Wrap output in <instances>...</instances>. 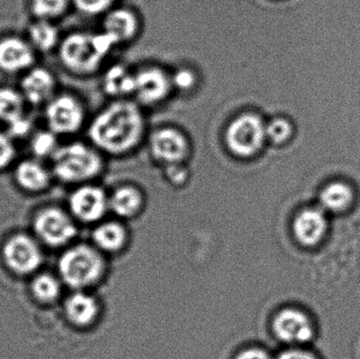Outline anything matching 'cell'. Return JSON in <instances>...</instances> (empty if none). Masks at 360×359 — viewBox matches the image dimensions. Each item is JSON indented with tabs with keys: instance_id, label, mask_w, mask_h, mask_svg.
<instances>
[{
	"instance_id": "cell-18",
	"label": "cell",
	"mask_w": 360,
	"mask_h": 359,
	"mask_svg": "<svg viewBox=\"0 0 360 359\" xmlns=\"http://www.w3.org/2000/svg\"><path fill=\"white\" fill-rule=\"evenodd\" d=\"M27 40L36 52L50 53L60 44L59 31L53 21L36 19L27 27Z\"/></svg>"
},
{
	"instance_id": "cell-3",
	"label": "cell",
	"mask_w": 360,
	"mask_h": 359,
	"mask_svg": "<svg viewBox=\"0 0 360 359\" xmlns=\"http://www.w3.org/2000/svg\"><path fill=\"white\" fill-rule=\"evenodd\" d=\"M52 173L65 183H80L94 178L103 168L96 151L82 143L58 147L52 157Z\"/></svg>"
},
{
	"instance_id": "cell-1",
	"label": "cell",
	"mask_w": 360,
	"mask_h": 359,
	"mask_svg": "<svg viewBox=\"0 0 360 359\" xmlns=\"http://www.w3.org/2000/svg\"><path fill=\"white\" fill-rule=\"evenodd\" d=\"M143 132V115L139 107L130 101H116L94 118L89 137L99 149L122 154L139 143Z\"/></svg>"
},
{
	"instance_id": "cell-13",
	"label": "cell",
	"mask_w": 360,
	"mask_h": 359,
	"mask_svg": "<svg viewBox=\"0 0 360 359\" xmlns=\"http://www.w3.org/2000/svg\"><path fill=\"white\" fill-rule=\"evenodd\" d=\"M25 103L20 91L0 86V122L6 124L10 134L21 135L31 128V122L25 115Z\"/></svg>"
},
{
	"instance_id": "cell-30",
	"label": "cell",
	"mask_w": 360,
	"mask_h": 359,
	"mask_svg": "<svg viewBox=\"0 0 360 359\" xmlns=\"http://www.w3.org/2000/svg\"><path fill=\"white\" fill-rule=\"evenodd\" d=\"M74 4L84 14L96 15L109 8L112 0H73Z\"/></svg>"
},
{
	"instance_id": "cell-22",
	"label": "cell",
	"mask_w": 360,
	"mask_h": 359,
	"mask_svg": "<svg viewBox=\"0 0 360 359\" xmlns=\"http://www.w3.org/2000/svg\"><path fill=\"white\" fill-rule=\"evenodd\" d=\"M103 86L105 92L115 96L134 93L135 76L131 75L124 67L115 65L105 73Z\"/></svg>"
},
{
	"instance_id": "cell-11",
	"label": "cell",
	"mask_w": 360,
	"mask_h": 359,
	"mask_svg": "<svg viewBox=\"0 0 360 359\" xmlns=\"http://www.w3.org/2000/svg\"><path fill=\"white\" fill-rule=\"evenodd\" d=\"M56 78L50 70L33 67L25 72L20 81V92L32 105H46L55 96Z\"/></svg>"
},
{
	"instance_id": "cell-15",
	"label": "cell",
	"mask_w": 360,
	"mask_h": 359,
	"mask_svg": "<svg viewBox=\"0 0 360 359\" xmlns=\"http://www.w3.org/2000/svg\"><path fill=\"white\" fill-rule=\"evenodd\" d=\"M151 151L162 162L177 164L188 154V143L179 131L164 129L152 135Z\"/></svg>"
},
{
	"instance_id": "cell-16",
	"label": "cell",
	"mask_w": 360,
	"mask_h": 359,
	"mask_svg": "<svg viewBox=\"0 0 360 359\" xmlns=\"http://www.w3.org/2000/svg\"><path fill=\"white\" fill-rule=\"evenodd\" d=\"M169 90L170 80L162 70L151 67L135 75L134 93L141 103H158L167 96Z\"/></svg>"
},
{
	"instance_id": "cell-25",
	"label": "cell",
	"mask_w": 360,
	"mask_h": 359,
	"mask_svg": "<svg viewBox=\"0 0 360 359\" xmlns=\"http://www.w3.org/2000/svg\"><path fill=\"white\" fill-rule=\"evenodd\" d=\"M69 4L70 0H31L32 14L36 19L53 21L65 14Z\"/></svg>"
},
{
	"instance_id": "cell-27",
	"label": "cell",
	"mask_w": 360,
	"mask_h": 359,
	"mask_svg": "<svg viewBox=\"0 0 360 359\" xmlns=\"http://www.w3.org/2000/svg\"><path fill=\"white\" fill-rule=\"evenodd\" d=\"M34 295L41 301H53L57 299L59 294V285L52 276H38L33 282Z\"/></svg>"
},
{
	"instance_id": "cell-2",
	"label": "cell",
	"mask_w": 360,
	"mask_h": 359,
	"mask_svg": "<svg viewBox=\"0 0 360 359\" xmlns=\"http://www.w3.org/2000/svg\"><path fill=\"white\" fill-rule=\"evenodd\" d=\"M115 40L109 34L75 32L61 39L58 46L61 65L70 73L88 75L101 67Z\"/></svg>"
},
{
	"instance_id": "cell-31",
	"label": "cell",
	"mask_w": 360,
	"mask_h": 359,
	"mask_svg": "<svg viewBox=\"0 0 360 359\" xmlns=\"http://www.w3.org/2000/svg\"><path fill=\"white\" fill-rule=\"evenodd\" d=\"M173 81L180 89H188L194 84L195 77L188 70H181L175 74Z\"/></svg>"
},
{
	"instance_id": "cell-9",
	"label": "cell",
	"mask_w": 360,
	"mask_h": 359,
	"mask_svg": "<svg viewBox=\"0 0 360 359\" xmlns=\"http://www.w3.org/2000/svg\"><path fill=\"white\" fill-rule=\"evenodd\" d=\"M4 259L8 267L19 274L35 271L41 263V252L36 242L27 235H15L4 250Z\"/></svg>"
},
{
	"instance_id": "cell-29",
	"label": "cell",
	"mask_w": 360,
	"mask_h": 359,
	"mask_svg": "<svg viewBox=\"0 0 360 359\" xmlns=\"http://www.w3.org/2000/svg\"><path fill=\"white\" fill-rule=\"evenodd\" d=\"M266 138L275 143L287 141L292 135V126L288 120L276 118L266 124Z\"/></svg>"
},
{
	"instance_id": "cell-14",
	"label": "cell",
	"mask_w": 360,
	"mask_h": 359,
	"mask_svg": "<svg viewBox=\"0 0 360 359\" xmlns=\"http://www.w3.org/2000/svg\"><path fill=\"white\" fill-rule=\"evenodd\" d=\"M14 183L21 191L38 194L46 191L53 181L52 171H49L36 159L21 160L15 167Z\"/></svg>"
},
{
	"instance_id": "cell-28",
	"label": "cell",
	"mask_w": 360,
	"mask_h": 359,
	"mask_svg": "<svg viewBox=\"0 0 360 359\" xmlns=\"http://www.w3.org/2000/svg\"><path fill=\"white\" fill-rule=\"evenodd\" d=\"M14 138L8 132H0V172L8 170L16 159Z\"/></svg>"
},
{
	"instance_id": "cell-12",
	"label": "cell",
	"mask_w": 360,
	"mask_h": 359,
	"mask_svg": "<svg viewBox=\"0 0 360 359\" xmlns=\"http://www.w3.org/2000/svg\"><path fill=\"white\" fill-rule=\"evenodd\" d=\"M70 209L80 221L91 223L98 221L107 210L105 192L94 185H82L70 196Z\"/></svg>"
},
{
	"instance_id": "cell-32",
	"label": "cell",
	"mask_w": 360,
	"mask_h": 359,
	"mask_svg": "<svg viewBox=\"0 0 360 359\" xmlns=\"http://www.w3.org/2000/svg\"><path fill=\"white\" fill-rule=\"evenodd\" d=\"M236 359H272L266 352L260 349H250L241 352Z\"/></svg>"
},
{
	"instance_id": "cell-21",
	"label": "cell",
	"mask_w": 360,
	"mask_h": 359,
	"mask_svg": "<svg viewBox=\"0 0 360 359\" xmlns=\"http://www.w3.org/2000/svg\"><path fill=\"white\" fill-rule=\"evenodd\" d=\"M321 204L326 210L342 212L353 202V191L350 185L342 181L329 183L321 193Z\"/></svg>"
},
{
	"instance_id": "cell-26",
	"label": "cell",
	"mask_w": 360,
	"mask_h": 359,
	"mask_svg": "<svg viewBox=\"0 0 360 359\" xmlns=\"http://www.w3.org/2000/svg\"><path fill=\"white\" fill-rule=\"evenodd\" d=\"M57 135L52 131L44 130L34 134L31 139V151L37 158L52 157L58 149Z\"/></svg>"
},
{
	"instance_id": "cell-7",
	"label": "cell",
	"mask_w": 360,
	"mask_h": 359,
	"mask_svg": "<svg viewBox=\"0 0 360 359\" xmlns=\"http://www.w3.org/2000/svg\"><path fill=\"white\" fill-rule=\"evenodd\" d=\"M36 233L51 246H60L75 236L73 221L60 209L55 207L42 209L34 221Z\"/></svg>"
},
{
	"instance_id": "cell-24",
	"label": "cell",
	"mask_w": 360,
	"mask_h": 359,
	"mask_svg": "<svg viewBox=\"0 0 360 359\" xmlns=\"http://www.w3.org/2000/svg\"><path fill=\"white\" fill-rule=\"evenodd\" d=\"M126 238L124 228L115 223H108L97 228L94 240L103 250L116 251L122 248Z\"/></svg>"
},
{
	"instance_id": "cell-8",
	"label": "cell",
	"mask_w": 360,
	"mask_h": 359,
	"mask_svg": "<svg viewBox=\"0 0 360 359\" xmlns=\"http://www.w3.org/2000/svg\"><path fill=\"white\" fill-rule=\"evenodd\" d=\"M36 51L29 40L19 36L0 38V71L6 74L23 73L34 67Z\"/></svg>"
},
{
	"instance_id": "cell-5",
	"label": "cell",
	"mask_w": 360,
	"mask_h": 359,
	"mask_svg": "<svg viewBox=\"0 0 360 359\" xmlns=\"http://www.w3.org/2000/svg\"><path fill=\"white\" fill-rule=\"evenodd\" d=\"M266 138V124L255 114L239 116L226 129V145L232 153L240 157H250L257 153Z\"/></svg>"
},
{
	"instance_id": "cell-6",
	"label": "cell",
	"mask_w": 360,
	"mask_h": 359,
	"mask_svg": "<svg viewBox=\"0 0 360 359\" xmlns=\"http://www.w3.org/2000/svg\"><path fill=\"white\" fill-rule=\"evenodd\" d=\"M46 126L56 135L75 134L84 122V110L80 101L70 94L54 96L44 110Z\"/></svg>"
},
{
	"instance_id": "cell-19",
	"label": "cell",
	"mask_w": 360,
	"mask_h": 359,
	"mask_svg": "<svg viewBox=\"0 0 360 359\" xmlns=\"http://www.w3.org/2000/svg\"><path fill=\"white\" fill-rule=\"evenodd\" d=\"M139 23L133 13L127 10H116L108 15L105 21V32L116 44L131 39L137 32Z\"/></svg>"
},
{
	"instance_id": "cell-33",
	"label": "cell",
	"mask_w": 360,
	"mask_h": 359,
	"mask_svg": "<svg viewBox=\"0 0 360 359\" xmlns=\"http://www.w3.org/2000/svg\"><path fill=\"white\" fill-rule=\"evenodd\" d=\"M277 359H316L312 354L308 353L302 350H290V351L283 352Z\"/></svg>"
},
{
	"instance_id": "cell-23",
	"label": "cell",
	"mask_w": 360,
	"mask_h": 359,
	"mask_svg": "<svg viewBox=\"0 0 360 359\" xmlns=\"http://www.w3.org/2000/svg\"><path fill=\"white\" fill-rule=\"evenodd\" d=\"M141 200V193L135 188L124 187L113 194L110 204L116 214L130 217L139 210Z\"/></svg>"
},
{
	"instance_id": "cell-20",
	"label": "cell",
	"mask_w": 360,
	"mask_h": 359,
	"mask_svg": "<svg viewBox=\"0 0 360 359\" xmlns=\"http://www.w3.org/2000/svg\"><path fill=\"white\" fill-rule=\"evenodd\" d=\"M65 309L70 320L78 326L91 324L96 318L98 312L95 299L84 293H76L70 297Z\"/></svg>"
},
{
	"instance_id": "cell-10",
	"label": "cell",
	"mask_w": 360,
	"mask_h": 359,
	"mask_svg": "<svg viewBox=\"0 0 360 359\" xmlns=\"http://www.w3.org/2000/svg\"><path fill=\"white\" fill-rule=\"evenodd\" d=\"M275 334L288 344H304L314 335L312 322L300 310L285 309L279 312L273 322Z\"/></svg>"
},
{
	"instance_id": "cell-4",
	"label": "cell",
	"mask_w": 360,
	"mask_h": 359,
	"mask_svg": "<svg viewBox=\"0 0 360 359\" xmlns=\"http://www.w3.org/2000/svg\"><path fill=\"white\" fill-rule=\"evenodd\" d=\"M59 270L68 285L74 288H84L101 278L103 263L96 251L90 247L78 246L63 254Z\"/></svg>"
},
{
	"instance_id": "cell-17",
	"label": "cell",
	"mask_w": 360,
	"mask_h": 359,
	"mask_svg": "<svg viewBox=\"0 0 360 359\" xmlns=\"http://www.w3.org/2000/svg\"><path fill=\"white\" fill-rule=\"evenodd\" d=\"M328 223L325 215L316 209H307L296 216L293 223L294 234L300 244L314 247L325 237Z\"/></svg>"
}]
</instances>
